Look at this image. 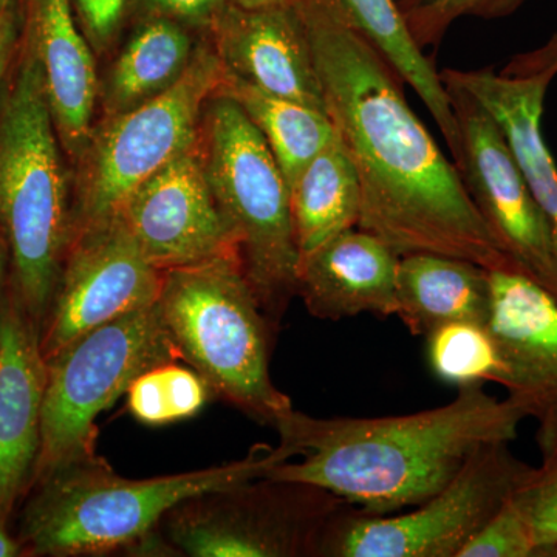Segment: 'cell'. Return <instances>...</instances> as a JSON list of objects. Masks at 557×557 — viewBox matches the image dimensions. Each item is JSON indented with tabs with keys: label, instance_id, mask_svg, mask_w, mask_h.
Here are the masks:
<instances>
[{
	"label": "cell",
	"instance_id": "obj_27",
	"mask_svg": "<svg viewBox=\"0 0 557 557\" xmlns=\"http://www.w3.org/2000/svg\"><path fill=\"white\" fill-rule=\"evenodd\" d=\"M523 0H397L406 27L421 50L437 47L454 22L465 16L505 17Z\"/></svg>",
	"mask_w": 557,
	"mask_h": 557
},
{
	"label": "cell",
	"instance_id": "obj_28",
	"mask_svg": "<svg viewBox=\"0 0 557 557\" xmlns=\"http://www.w3.org/2000/svg\"><path fill=\"white\" fill-rule=\"evenodd\" d=\"M511 502L530 528L541 557H557V454L542 456L511 494Z\"/></svg>",
	"mask_w": 557,
	"mask_h": 557
},
{
	"label": "cell",
	"instance_id": "obj_25",
	"mask_svg": "<svg viewBox=\"0 0 557 557\" xmlns=\"http://www.w3.org/2000/svg\"><path fill=\"white\" fill-rule=\"evenodd\" d=\"M429 368L453 386L504 383L505 364L485 322H450L426 336Z\"/></svg>",
	"mask_w": 557,
	"mask_h": 557
},
{
	"label": "cell",
	"instance_id": "obj_14",
	"mask_svg": "<svg viewBox=\"0 0 557 557\" xmlns=\"http://www.w3.org/2000/svg\"><path fill=\"white\" fill-rule=\"evenodd\" d=\"M39 338L11 289L0 310V527L5 528L38 467L47 380Z\"/></svg>",
	"mask_w": 557,
	"mask_h": 557
},
{
	"label": "cell",
	"instance_id": "obj_18",
	"mask_svg": "<svg viewBox=\"0 0 557 557\" xmlns=\"http://www.w3.org/2000/svg\"><path fill=\"white\" fill-rule=\"evenodd\" d=\"M24 40L42 69L62 149L78 164L95 131L98 81L89 40L73 16V0H24Z\"/></svg>",
	"mask_w": 557,
	"mask_h": 557
},
{
	"label": "cell",
	"instance_id": "obj_9",
	"mask_svg": "<svg viewBox=\"0 0 557 557\" xmlns=\"http://www.w3.org/2000/svg\"><path fill=\"white\" fill-rule=\"evenodd\" d=\"M508 445L475 450L448 485L405 515H369L347 505L330 523L318 556L458 557L530 469Z\"/></svg>",
	"mask_w": 557,
	"mask_h": 557
},
{
	"label": "cell",
	"instance_id": "obj_32",
	"mask_svg": "<svg viewBox=\"0 0 557 557\" xmlns=\"http://www.w3.org/2000/svg\"><path fill=\"white\" fill-rule=\"evenodd\" d=\"M150 2L172 20L200 25L214 24L230 3L228 0H150Z\"/></svg>",
	"mask_w": 557,
	"mask_h": 557
},
{
	"label": "cell",
	"instance_id": "obj_3",
	"mask_svg": "<svg viewBox=\"0 0 557 557\" xmlns=\"http://www.w3.org/2000/svg\"><path fill=\"white\" fill-rule=\"evenodd\" d=\"M295 457L298 453L287 443L256 445L231 463L145 480L121 478L100 457L78 461L32 486L17 541L24 556L101 555L135 547L182 502L265 478Z\"/></svg>",
	"mask_w": 557,
	"mask_h": 557
},
{
	"label": "cell",
	"instance_id": "obj_33",
	"mask_svg": "<svg viewBox=\"0 0 557 557\" xmlns=\"http://www.w3.org/2000/svg\"><path fill=\"white\" fill-rule=\"evenodd\" d=\"M24 30V0H0V49Z\"/></svg>",
	"mask_w": 557,
	"mask_h": 557
},
{
	"label": "cell",
	"instance_id": "obj_34",
	"mask_svg": "<svg viewBox=\"0 0 557 557\" xmlns=\"http://www.w3.org/2000/svg\"><path fill=\"white\" fill-rule=\"evenodd\" d=\"M13 289V263L5 233L0 226V310L5 306Z\"/></svg>",
	"mask_w": 557,
	"mask_h": 557
},
{
	"label": "cell",
	"instance_id": "obj_13",
	"mask_svg": "<svg viewBox=\"0 0 557 557\" xmlns=\"http://www.w3.org/2000/svg\"><path fill=\"white\" fill-rule=\"evenodd\" d=\"M119 214L161 271L239 256L209 186L199 141L139 185Z\"/></svg>",
	"mask_w": 557,
	"mask_h": 557
},
{
	"label": "cell",
	"instance_id": "obj_30",
	"mask_svg": "<svg viewBox=\"0 0 557 557\" xmlns=\"http://www.w3.org/2000/svg\"><path fill=\"white\" fill-rule=\"evenodd\" d=\"M84 35L95 50L108 49L120 30L129 0H73Z\"/></svg>",
	"mask_w": 557,
	"mask_h": 557
},
{
	"label": "cell",
	"instance_id": "obj_6",
	"mask_svg": "<svg viewBox=\"0 0 557 557\" xmlns=\"http://www.w3.org/2000/svg\"><path fill=\"white\" fill-rule=\"evenodd\" d=\"M199 148L242 269L274 332L298 288L300 252L287 182L251 120L219 91L201 113Z\"/></svg>",
	"mask_w": 557,
	"mask_h": 557
},
{
	"label": "cell",
	"instance_id": "obj_38",
	"mask_svg": "<svg viewBox=\"0 0 557 557\" xmlns=\"http://www.w3.org/2000/svg\"><path fill=\"white\" fill-rule=\"evenodd\" d=\"M24 556L21 542L11 536L5 527H0V557Z\"/></svg>",
	"mask_w": 557,
	"mask_h": 557
},
{
	"label": "cell",
	"instance_id": "obj_1",
	"mask_svg": "<svg viewBox=\"0 0 557 557\" xmlns=\"http://www.w3.org/2000/svg\"><path fill=\"white\" fill-rule=\"evenodd\" d=\"M327 113L361 186L358 228L395 255L434 252L516 271L405 98V81L347 20L339 0L296 3Z\"/></svg>",
	"mask_w": 557,
	"mask_h": 557
},
{
	"label": "cell",
	"instance_id": "obj_21",
	"mask_svg": "<svg viewBox=\"0 0 557 557\" xmlns=\"http://www.w3.org/2000/svg\"><path fill=\"white\" fill-rule=\"evenodd\" d=\"M196 51L178 21L160 16L146 22L113 62L106 79L108 119L171 89L185 75Z\"/></svg>",
	"mask_w": 557,
	"mask_h": 557
},
{
	"label": "cell",
	"instance_id": "obj_8",
	"mask_svg": "<svg viewBox=\"0 0 557 557\" xmlns=\"http://www.w3.org/2000/svg\"><path fill=\"white\" fill-rule=\"evenodd\" d=\"M223 78L225 67L215 50L199 49L171 89L94 131L78 161L73 233L119 214L139 185L197 145L205 104Z\"/></svg>",
	"mask_w": 557,
	"mask_h": 557
},
{
	"label": "cell",
	"instance_id": "obj_26",
	"mask_svg": "<svg viewBox=\"0 0 557 557\" xmlns=\"http://www.w3.org/2000/svg\"><path fill=\"white\" fill-rule=\"evenodd\" d=\"M126 395L139 423L163 426L197 416L207 405L209 386L196 370L171 361L141 373Z\"/></svg>",
	"mask_w": 557,
	"mask_h": 557
},
{
	"label": "cell",
	"instance_id": "obj_11",
	"mask_svg": "<svg viewBox=\"0 0 557 557\" xmlns=\"http://www.w3.org/2000/svg\"><path fill=\"white\" fill-rule=\"evenodd\" d=\"M443 81V79H442ZM460 131L454 160L465 188L518 273L557 302V252L552 228L497 121L472 95L443 81Z\"/></svg>",
	"mask_w": 557,
	"mask_h": 557
},
{
	"label": "cell",
	"instance_id": "obj_23",
	"mask_svg": "<svg viewBox=\"0 0 557 557\" xmlns=\"http://www.w3.org/2000/svg\"><path fill=\"white\" fill-rule=\"evenodd\" d=\"M289 200L300 258L358 226L361 186L338 134L296 180Z\"/></svg>",
	"mask_w": 557,
	"mask_h": 557
},
{
	"label": "cell",
	"instance_id": "obj_36",
	"mask_svg": "<svg viewBox=\"0 0 557 557\" xmlns=\"http://www.w3.org/2000/svg\"><path fill=\"white\" fill-rule=\"evenodd\" d=\"M228 2L231 5L239 7V9L244 10H265L296 5L299 0H228Z\"/></svg>",
	"mask_w": 557,
	"mask_h": 557
},
{
	"label": "cell",
	"instance_id": "obj_10",
	"mask_svg": "<svg viewBox=\"0 0 557 557\" xmlns=\"http://www.w3.org/2000/svg\"><path fill=\"white\" fill-rule=\"evenodd\" d=\"M347 505L321 487L260 478L188 498L160 525L186 556H318L330 523Z\"/></svg>",
	"mask_w": 557,
	"mask_h": 557
},
{
	"label": "cell",
	"instance_id": "obj_31",
	"mask_svg": "<svg viewBox=\"0 0 557 557\" xmlns=\"http://www.w3.org/2000/svg\"><path fill=\"white\" fill-rule=\"evenodd\" d=\"M504 75L527 78L534 75H557V32L536 50L519 53L502 69Z\"/></svg>",
	"mask_w": 557,
	"mask_h": 557
},
{
	"label": "cell",
	"instance_id": "obj_7",
	"mask_svg": "<svg viewBox=\"0 0 557 557\" xmlns=\"http://www.w3.org/2000/svg\"><path fill=\"white\" fill-rule=\"evenodd\" d=\"M178 358L156 304L90 330L47 359L42 440L33 485L58 469L98 457L97 418L141 373Z\"/></svg>",
	"mask_w": 557,
	"mask_h": 557
},
{
	"label": "cell",
	"instance_id": "obj_29",
	"mask_svg": "<svg viewBox=\"0 0 557 557\" xmlns=\"http://www.w3.org/2000/svg\"><path fill=\"white\" fill-rule=\"evenodd\" d=\"M458 557H541V553L530 528L509 497Z\"/></svg>",
	"mask_w": 557,
	"mask_h": 557
},
{
	"label": "cell",
	"instance_id": "obj_2",
	"mask_svg": "<svg viewBox=\"0 0 557 557\" xmlns=\"http://www.w3.org/2000/svg\"><path fill=\"white\" fill-rule=\"evenodd\" d=\"M527 418L483 384L458 387L448 405L408 416L317 418L293 410L276 431L300 460L278 463L265 478L321 487L369 515H395L437 494L482 446L515 442Z\"/></svg>",
	"mask_w": 557,
	"mask_h": 557
},
{
	"label": "cell",
	"instance_id": "obj_16",
	"mask_svg": "<svg viewBox=\"0 0 557 557\" xmlns=\"http://www.w3.org/2000/svg\"><path fill=\"white\" fill-rule=\"evenodd\" d=\"M486 325L505 364L502 386L528 418L557 409V302L518 271L490 270Z\"/></svg>",
	"mask_w": 557,
	"mask_h": 557
},
{
	"label": "cell",
	"instance_id": "obj_17",
	"mask_svg": "<svg viewBox=\"0 0 557 557\" xmlns=\"http://www.w3.org/2000/svg\"><path fill=\"white\" fill-rule=\"evenodd\" d=\"M399 256L368 231H343L300 258L296 295L311 317H397Z\"/></svg>",
	"mask_w": 557,
	"mask_h": 557
},
{
	"label": "cell",
	"instance_id": "obj_15",
	"mask_svg": "<svg viewBox=\"0 0 557 557\" xmlns=\"http://www.w3.org/2000/svg\"><path fill=\"white\" fill-rule=\"evenodd\" d=\"M211 28L215 53L228 75L265 94L327 113L309 36L296 5L244 10L228 3Z\"/></svg>",
	"mask_w": 557,
	"mask_h": 557
},
{
	"label": "cell",
	"instance_id": "obj_22",
	"mask_svg": "<svg viewBox=\"0 0 557 557\" xmlns=\"http://www.w3.org/2000/svg\"><path fill=\"white\" fill-rule=\"evenodd\" d=\"M339 3L350 24L386 58L405 84H409L424 102L456 160L460 150V131L448 90L435 65L410 36L397 0H339Z\"/></svg>",
	"mask_w": 557,
	"mask_h": 557
},
{
	"label": "cell",
	"instance_id": "obj_35",
	"mask_svg": "<svg viewBox=\"0 0 557 557\" xmlns=\"http://www.w3.org/2000/svg\"><path fill=\"white\" fill-rule=\"evenodd\" d=\"M537 445L542 456L557 454V409L537 420Z\"/></svg>",
	"mask_w": 557,
	"mask_h": 557
},
{
	"label": "cell",
	"instance_id": "obj_24",
	"mask_svg": "<svg viewBox=\"0 0 557 557\" xmlns=\"http://www.w3.org/2000/svg\"><path fill=\"white\" fill-rule=\"evenodd\" d=\"M218 91L236 101L255 124L276 159L288 189L336 138L327 113L265 94L226 72Z\"/></svg>",
	"mask_w": 557,
	"mask_h": 557
},
{
	"label": "cell",
	"instance_id": "obj_20",
	"mask_svg": "<svg viewBox=\"0 0 557 557\" xmlns=\"http://www.w3.org/2000/svg\"><path fill=\"white\" fill-rule=\"evenodd\" d=\"M490 270L469 260L413 252L397 271V317L416 336L450 322H485L490 317Z\"/></svg>",
	"mask_w": 557,
	"mask_h": 557
},
{
	"label": "cell",
	"instance_id": "obj_12",
	"mask_svg": "<svg viewBox=\"0 0 557 557\" xmlns=\"http://www.w3.org/2000/svg\"><path fill=\"white\" fill-rule=\"evenodd\" d=\"M161 284L163 271L143 255L120 214L81 226L40 329L44 359L106 322L156 306Z\"/></svg>",
	"mask_w": 557,
	"mask_h": 557
},
{
	"label": "cell",
	"instance_id": "obj_5",
	"mask_svg": "<svg viewBox=\"0 0 557 557\" xmlns=\"http://www.w3.org/2000/svg\"><path fill=\"white\" fill-rule=\"evenodd\" d=\"M157 309L180 358L207 381L212 394L274 429L295 410L271 380L274 332L239 256L163 271Z\"/></svg>",
	"mask_w": 557,
	"mask_h": 557
},
{
	"label": "cell",
	"instance_id": "obj_4",
	"mask_svg": "<svg viewBox=\"0 0 557 557\" xmlns=\"http://www.w3.org/2000/svg\"><path fill=\"white\" fill-rule=\"evenodd\" d=\"M20 50L0 94V226L14 296L40 332L72 242L73 203L42 69L24 38Z\"/></svg>",
	"mask_w": 557,
	"mask_h": 557
},
{
	"label": "cell",
	"instance_id": "obj_19",
	"mask_svg": "<svg viewBox=\"0 0 557 557\" xmlns=\"http://www.w3.org/2000/svg\"><path fill=\"white\" fill-rule=\"evenodd\" d=\"M440 76L467 90L497 121L528 189L547 219L557 251V168L541 129L545 97L555 76L516 78L493 69H446Z\"/></svg>",
	"mask_w": 557,
	"mask_h": 557
},
{
	"label": "cell",
	"instance_id": "obj_37",
	"mask_svg": "<svg viewBox=\"0 0 557 557\" xmlns=\"http://www.w3.org/2000/svg\"><path fill=\"white\" fill-rule=\"evenodd\" d=\"M20 40L21 36L17 39L10 40L0 49V94H2L3 83H5L7 75H9L10 65L13 64L14 53L20 47Z\"/></svg>",
	"mask_w": 557,
	"mask_h": 557
}]
</instances>
